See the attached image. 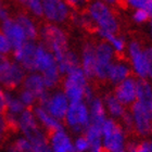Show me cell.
<instances>
[{
	"mask_svg": "<svg viewBox=\"0 0 152 152\" xmlns=\"http://www.w3.org/2000/svg\"><path fill=\"white\" fill-rule=\"evenodd\" d=\"M96 65L94 78L98 80H107L109 69L112 62L116 59V53L107 41L102 40L97 42L95 46Z\"/></svg>",
	"mask_w": 152,
	"mask_h": 152,
	"instance_id": "9c48e42d",
	"label": "cell"
},
{
	"mask_svg": "<svg viewBox=\"0 0 152 152\" xmlns=\"http://www.w3.org/2000/svg\"><path fill=\"white\" fill-rule=\"evenodd\" d=\"M128 110L133 122L132 132L139 137L149 136L152 126V110L138 101L134 102Z\"/></svg>",
	"mask_w": 152,
	"mask_h": 152,
	"instance_id": "ba28073f",
	"label": "cell"
},
{
	"mask_svg": "<svg viewBox=\"0 0 152 152\" xmlns=\"http://www.w3.org/2000/svg\"><path fill=\"white\" fill-rule=\"evenodd\" d=\"M88 76L80 67L64 74L62 77V90L72 101H89L95 96V92L89 85Z\"/></svg>",
	"mask_w": 152,
	"mask_h": 152,
	"instance_id": "3957f363",
	"label": "cell"
},
{
	"mask_svg": "<svg viewBox=\"0 0 152 152\" xmlns=\"http://www.w3.org/2000/svg\"><path fill=\"white\" fill-rule=\"evenodd\" d=\"M96 44L92 41H87L83 45L79 56V67L82 69L88 78H94L96 65Z\"/></svg>",
	"mask_w": 152,
	"mask_h": 152,
	"instance_id": "e0dca14e",
	"label": "cell"
},
{
	"mask_svg": "<svg viewBox=\"0 0 152 152\" xmlns=\"http://www.w3.org/2000/svg\"><path fill=\"white\" fill-rule=\"evenodd\" d=\"M122 3L127 9L145 10L152 16V0H122Z\"/></svg>",
	"mask_w": 152,
	"mask_h": 152,
	"instance_id": "1f68e13d",
	"label": "cell"
},
{
	"mask_svg": "<svg viewBox=\"0 0 152 152\" xmlns=\"http://www.w3.org/2000/svg\"><path fill=\"white\" fill-rule=\"evenodd\" d=\"M89 108V115H90V123L102 125L104 121L108 118V114L104 107L103 99L97 96H94L89 101H87Z\"/></svg>",
	"mask_w": 152,
	"mask_h": 152,
	"instance_id": "7402d4cb",
	"label": "cell"
},
{
	"mask_svg": "<svg viewBox=\"0 0 152 152\" xmlns=\"http://www.w3.org/2000/svg\"><path fill=\"white\" fill-rule=\"evenodd\" d=\"M136 101L152 110V82L149 79H138Z\"/></svg>",
	"mask_w": 152,
	"mask_h": 152,
	"instance_id": "4316f807",
	"label": "cell"
},
{
	"mask_svg": "<svg viewBox=\"0 0 152 152\" xmlns=\"http://www.w3.org/2000/svg\"><path fill=\"white\" fill-rule=\"evenodd\" d=\"M10 52H12V45L6 34L2 31H0V53L9 54Z\"/></svg>",
	"mask_w": 152,
	"mask_h": 152,
	"instance_id": "74e56055",
	"label": "cell"
},
{
	"mask_svg": "<svg viewBox=\"0 0 152 152\" xmlns=\"http://www.w3.org/2000/svg\"><path fill=\"white\" fill-rule=\"evenodd\" d=\"M85 11L91 21L92 29L97 34L104 32H118L120 21L113 7L101 0H90Z\"/></svg>",
	"mask_w": 152,
	"mask_h": 152,
	"instance_id": "7a4b0ae2",
	"label": "cell"
},
{
	"mask_svg": "<svg viewBox=\"0 0 152 152\" xmlns=\"http://www.w3.org/2000/svg\"><path fill=\"white\" fill-rule=\"evenodd\" d=\"M26 71L19 62H11L10 66L0 74V84L8 90H13L22 85Z\"/></svg>",
	"mask_w": 152,
	"mask_h": 152,
	"instance_id": "9a60e30c",
	"label": "cell"
},
{
	"mask_svg": "<svg viewBox=\"0 0 152 152\" xmlns=\"http://www.w3.org/2000/svg\"><path fill=\"white\" fill-rule=\"evenodd\" d=\"M150 135L152 136V126H151V132H150Z\"/></svg>",
	"mask_w": 152,
	"mask_h": 152,
	"instance_id": "681fc988",
	"label": "cell"
},
{
	"mask_svg": "<svg viewBox=\"0 0 152 152\" xmlns=\"http://www.w3.org/2000/svg\"><path fill=\"white\" fill-rule=\"evenodd\" d=\"M33 111L35 114L36 118H37L38 123L42 127V129L47 133H51L53 130L60 128V127L64 126L63 122L57 117H54L52 114H50L49 112L41 107L40 104L38 105H34L33 107Z\"/></svg>",
	"mask_w": 152,
	"mask_h": 152,
	"instance_id": "d6986e66",
	"label": "cell"
},
{
	"mask_svg": "<svg viewBox=\"0 0 152 152\" xmlns=\"http://www.w3.org/2000/svg\"><path fill=\"white\" fill-rule=\"evenodd\" d=\"M18 132L31 141L33 152H49V141L46 132L39 125L33 108L24 109L18 116Z\"/></svg>",
	"mask_w": 152,
	"mask_h": 152,
	"instance_id": "6da1fadb",
	"label": "cell"
},
{
	"mask_svg": "<svg viewBox=\"0 0 152 152\" xmlns=\"http://www.w3.org/2000/svg\"><path fill=\"white\" fill-rule=\"evenodd\" d=\"M0 6H1V0H0Z\"/></svg>",
	"mask_w": 152,
	"mask_h": 152,
	"instance_id": "f907efd6",
	"label": "cell"
},
{
	"mask_svg": "<svg viewBox=\"0 0 152 152\" xmlns=\"http://www.w3.org/2000/svg\"><path fill=\"white\" fill-rule=\"evenodd\" d=\"M22 86L23 88L28 89L29 91H32L37 97L38 101L49 91V89L45 84L42 75L39 72H28V74H26L24 77Z\"/></svg>",
	"mask_w": 152,
	"mask_h": 152,
	"instance_id": "ac0fdd59",
	"label": "cell"
},
{
	"mask_svg": "<svg viewBox=\"0 0 152 152\" xmlns=\"http://www.w3.org/2000/svg\"><path fill=\"white\" fill-rule=\"evenodd\" d=\"M74 152H87L89 151V143L84 134H77L73 139Z\"/></svg>",
	"mask_w": 152,
	"mask_h": 152,
	"instance_id": "d590c367",
	"label": "cell"
},
{
	"mask_svg": "<svg viewBox=\"0 0 152 152\" xmlns=\"http://www.w3.org/2000/svg\"><path fill=\"white\" fill-rule=\"evenodd\" d=\"M16 22L22 26L23 31L25 33L26 37L28 40H36L39 35V28L35 21L25 13H20L19 15L15 18Z\"/></svg>",
	"mask_w": 152,
	"mask_h": 152,
	"instance_id": "83f0119b",
	"label": "cell"
},
{
	"mask_svg": "<svg viewBox=\"0 0 152 152\" xmlns=\"http://www.w3.org/2000/svg\"><path fill=\"white\" fill-rule=\"evenodd\" d=\"M84 135L86 136L89 143L90 152H101L103 151L102 146V125L89 123V125L84 130Z\"/></svg>",
	"mask_w": 152,
	"mask_h": 152,
	"instance_id": "cb8c5ba5",
	"label": "cell"
},
{
	"mask_svg": "<svg viewBox=\"0 0 152 152\" xmlns=\"http://www.w3.org/2000/svg\"><path fill=\"white\" fill-rule=\"evenodd\" d=\"M145 50H146V53H147V56H148V59H149V64H148V77H147V79H149L150 82H152V45L145 48Z\"/></svg>",
	"mask_w": 152,
	"mask_h": 152,
	"instance_id": "b9f144b4",
	"label": "cell"
},
{
	"mask_svg": "<svg viewBox=\"0 0 152 152\" xmlns=\"http://www.w3.org/2000/svg\"><path fill=\"white\" fill-rule=\"evenodd\" d=\"M130 75H132V70L127 60L115 59L109 69L107 80H109L113 85H116L125 78L129 77Z\"/></svg>",
	"mask_w": 152,
	"mask_h": 152,
	"instance_id": "44dd1931",
	"label": "cell"
},
{
	"mask_svg": "<svg viewBox=\"0 0 152 152\" xmlns=\"http://www.w3.org/2000/svg\"><path fill=\"white\" fill-rule=\"evenodd\" d=\"M2 32L6 34V36L12 45V50L21 47L26 40H28L22 26L16 22L15 19L9 18L4 20L2 22Z\"/></svg>",
	"mask_w": 152,
	"mask_h": 152,
	"instance_id": "2e32d148",
	"label": "cell"
},
{
	"mask_svg": "<svg viewBox=\"0 0 152 152\" xmlns=\"http://www.w3.org/2000/svg\"><path fill=\"white\" fill-rule=\"evenodd\" d=\"M57 65L61 74L64 75L76 67H79V56L74 51L67 49L61 57L57 59Z\"/></svg>",
	"mask_w": 152,
	"mask_h": 152,
	"instance_id": "484cf974",
	"label": "cell"
},
{
	"mask_svg": "<svg viewBox=\"0 0 152 152\" xmlns=\"http://www.w3.org/2000/svg\"><path fill=\"white\" fill-rule=\"evenodd\" d=\"M48 141L52 152H74L73 138L64 126L49 133Z\"/></svg>",
	"mask_w": 152,
	"mask_h": 152,
	"instance_id": "4fadbf2b",
	"label": "cell"
},
{
	"mask_svg": "<svg viewBox=\"0 0 152 152\" xmlns=\"http://www.w3.org/2000/svg\"><path fill=\"white\" fill-rule=\"evenodd\" d=\"M34 64H35V72L42 73L47 69L56 65L57 64V60H56L53 53L45 45L39 42L36 46Z\"/></svg>",
	"mask_w": 152,
	"mask_h": 152,
	"instance_id": "ffe728a7",
	"label": "cell"
},
{
	"mask_svg": "<svg viewBox=\"0 0 152 152\" xmlns=\"http://www.w3.org/2000/svg\"><path fill=\"white\" fill-rule=\"evenodd\" d=\"M127 132L118 121L108 117L102 124V146L103 151H126Z\"/></svg>",
	"mask_w": 152,
	"mask_h": 152,
	"instance_id": "5b68a950",
	"label": "cell"
},
{
	"mask_svg": "<svg viewBox=\"0 0 152 152\" xmlns=\"http://www.w3.org/2000/svg\"><path fill=\"white\" fill-rule=\"evenodd\" d=\"M18 96L23 104L25 105V108H33L36 104V102H38L37 97L32 91H29L28 89L22 88Z\"/></svg>",
	"mask_w": 152,
	"mask_h": 152,
	"instance_id": "e575fe53",
	"label": "cell"
},
{
	"mask_svg": "<svg viewBox=\"0 0 152 152\" xmlns=\"http://www.w3.org/2000/svg\"><path fill=\"white\" fill-rule=\"evenodd\" d=\"M6 102H7V111L12 114L19 115L24 110L25 105L23 104L22 101L20 100L19 96H15L9 91H6Z\"/></svg>",
	"mask_w": 152,
	"mask_h": 152,
	"instance_id": "4dcf8cb0",
	"label": "cell"
},
{
	"mask_svg": "<svg viewBox=\"0 0 152 152\" xmlns=\"http://www.w3.org/2000/svg\"><path fill=\"white\" fill-rule=\"evenodd\" d=\"M70 21L74 26L82 29H92L91 21L89 19L88 14L85 11V9L73 10L71 14Z\"/></svg>",
	"mask_w": 152,
	"mask_h": 152,
	"instance_id": "f546056e",
	"label": "cell"
},
{
	"mask_svg": "<svg viewBox=\"0 0 152 152\" xmlns=\"http://www.w3.org/2000/svg\"><path fill=\"white\" fill-rule=\"evenodd\" d=\"M137 140H127L126 151L128 152H137Z\"/></svg>",
	"mask_w": 152,
	"mask_h": 152,
	"instance_id": "f6af8a7d",
	"label": "cell"
},
{
	"mask_svg": "<svg viewBox=\"0 0 152 152\" xmlns=\"http://www.w3.org/2000/svg\"><path fill=\"white\" fill-rule=\"evenodd\" d=\"M40 42L45 45L53 53L56 60L70 49L69 48V37L66 33L59 24L47 22L39 28Z\"/></svg>",
	"mask_w": 152,
	"mask_h": 152,
	"instance_id": "277c9868",
	"label": "cell"
},
{
	"mask_svg": "<svg viewBox=\"0 0 152 152\" xmlns=\"http://www.w3.org/2000/svg\"><path fill=\"white\" fill-rule=\"evenodd\" d=\"M10 132H11V129H10L9 125H8L4 113H0V142L6 139Z\"/></svg>",
	"mask_w": 152,
	"mask_h": 152,
	"instance_id": "ab89813d",
	"label": "cell"
},
{
	"mask_svg": "<svg viewBox=\"0 0 152 152\" xmlns=\"http://www.w3.org/2000/svg\"><path fill=\"white\" fill-rule=\"evenodd\" d=\"M10 64H11V61L7 57V54L0 53V74L3 73L10 66Z\"/></svg>",
	"mask_w": 152,
	"mask_h": 152,
	"instance_id": "7bdbcfd3",
	"label": "cell"
},
{
	"mask_svg": "<svg viewBox=\"0 0 152 152\" xmlns=\"http://www.w3.org/2000/svg\"><path fill=\"white\" fill-rule=\"evenodd\" d=\"M150 18H151V15H150L149 13L141 9L133 10V13H132V20L134 21V23L140 24V25L149 22Z\"/></svg>",
	"mask_w": 152,
	"mask_h": 152,
	"instance_id": "8d00e7d4",
	"label": "cell"
},
{
	"mask_svg": "<svg viewBox=\"0 0 152 152\" xmlns=\"http://www.w3.org/2000/svg\"><path fill=\"white\" fill-rule=\"evenodd\" d=\"M70 100L63 90H53L48 91L42 98L38 101V104L44 107L50 114L59 120H63L66 113L67 108L70 105Z\"/></svg>",
	"mask_w": 152,
	"mask_h": 152,
	"instance_id": "8fae6325",
	"label": "cell"
},
{
	"mask_svg": "<svg viewBox=\"0 0 152 152\" xmlns=\"http://www.w3.org/2000/svg\"><path fill=\"white\" fill-rule=\"evenodd\" d=\"M73 9L65 0H42V18L53 24H64L70 21Z\"/></svg>",
	"mask_w": 152,
	"mask_h": 152,
	"instance_id": "30bf717a",
	"label": "cell"
},
{
	"mask_svg": "<svg viewBox=\"0 0 152 152\" xmlns=\"http://www.w3.org/2000/svg\"><path fill=\"white\" fill-rule=\"evenodd\" d=\"M37 44L35 40H26L21 47L13 49V58L19 62L26 72H35V52Z\"/></svg>",
	"mask_w": 152,
	"mask_h": 152,
	"instance_id": "5bb4252c",
	"label": "cell"
},
{
	"mask_svg": "<svg viewBox=\"0 0 152 152\" xmlns=\"http://www.w3.org/2000/svg\"><path fill=\"white\" fill-rule=\"evenodd\" d=\"M125 54H126L127 62L132 70V74L138 79L147 78L149 59H148L145 48L141 46L139 41L132 40L127 42Z\"/></svg>",
	"mask_w": 152,
	"mask_h": 152,
	"instance_id": "52a82bcc",
	"label": "cell"
},
{
	"mask_svg": "<svg viewBox=\"0 0 152 152\" xmlns=\"http://www.w3.org/2000/svg\"><path fill=\"white\" fill-rule=\"evenodd\" d=\"M137 88H138V78L130 75L129 77L115 85L113 94L122 103L129 108L137 100Z\"/></svg>",
	"mask_w": 152,
	"mask_h": 152,
	"instance_id": "7c38bea8",
	"label": "cell"
},
{
	"mask_svg": "<svg viewBox=\"0 0 152 152\" xmlns=\"http://www.w3.org/2000/svg\"><path fill=\"white\" fill-rule=\"evenodd\" d=\"M10 151L15 152H33V146L26 137L22 136L12 143V146L9 148Z\"/></svg>",
	"mask_w": 152,
	"mask_h": 152,
	"instance_id": "836d02e7",
	"label": "cell"
},
{
	"mask_svg": "<svg viewBox=\"0 0 152 152\" xmlns=\"http://www.w3.org/2000/svg\"><path fill=\"white\" fill-rule=\"evenodd\" d=\"M137 152H152V138L142 137V139L137 142Z\"/></svg>",
	"mask_w": 152,
	"mask_h": 152,
	"instance_id": "f35d334b",
	"label": "cell"
},
{
	"mask_svg": "<svg viewBox=\"0 0 152 152\" xmlns=\"http://www.w3.org/2000/svg\"><path fill=\"white\" fill-rule=\"evenodd\" d=\"M9 18H10V14H9L8 9L4 8V7H2V6H0V21L3 22L4 20L9 19Z\"/></svg>",
	"mask_w": 152,
	"mask_h": 152,
	"instance_id": "bcb514c9",
	"label": "cell"
},
{
	"mask_svg": "<svg viewBox=\"0 0 152 152\" xmlns=\"http://www.w3.org/2000/svg\"><path fill=\"white\" fill-rule=\"evenodd\" d=\"M73 10L85 9L90 0H65Z\"/></svg>",
	"mask_w": 152,
	"mask_h": 152,
	"instance_id": "60d3db41",
	"label": "cell"
},
{
	"mask_svg": "<svg viewBox=\"0 0 152 152\" xmlns=\"http://www.w3.org/2000/svg\"><path fill=\"white\" fill-rule=\"evenodd\" d=\"M97 35L100 37V39L107 41L116 54L122 56V54L125 53L127 47V41L123 35L118 34V32H104L99 33Z\"/></svg>",
	"mask_w": 152,
	"mask_h": 152,
	"instance_id": "d4e9b609",
	"label": "cell"
},
{
	"mask_svg": "<svg viewBox=\"0 0 152 152\" xmlns=\"http://www.w3.org/2000/svg\"><path fill=\"white\" fill-rule=\"evenodd\" d=\"M42 75V78L45 80V84L47 86V88L49 90H52V89H56L58 87V85L62 82V77L63 75L61 74L60 70L58 65H53V66L49 67L46 71H44L42 73H40Z\"/></svg>",
	"mask_w": 152,
	"mask_h": 152,
	"instance_id": "f1b7e54d",
	"label": "cell"
},
{
	"mask_svg": "<svg viewBox=\"0 0 152 152\" xmlns=\"http://www.w3.org/2000/svg\"><path fill=\"white\" fill-rule=\"evenodd\" d=\"M34 16H42V0H19Z\"/></svg>",
	"mask_w": 152,
	"mask_h": 152,
	"instance_id": "d6a6232c",
	"label": "cell"
},
{
	"mask_svg": "<svg viewBox=\"0 0 152 152\" xmlns=\"http://www.w3.org/2000/svg\"><path fill=\"white\" fill-rule=\"evenodd\" d=\"M64 126L67 129L75 134H83L86 127L90 123L88 103L85 100L82 101H72L67 108V111L64 115Z\"/></svg>",
	"mask_w": 152,
	"mask_h": 152,
	"instance_id": "8992f818",
	"label": "cell"
},
{
	"mask_svg": "<svg viewBox=\"0 0 152 152\" xmlns=\"http://www.w3.org/2000/svg\"><path fill=\"white\" fill-rule=\"evenodd\" d=\"M7 111L6 102V91L0 88V113H4Z\"/></svg>",
	"mask_w": 152,
	"mask_h": 152,
	"instance_id": "ee69618b",
	"label": "cell"
},
{
	"mask_svg": "<svg viewBox=\"0 0 152 152\" xmlns=\"http://www.w3.org/2000/svg\"><path fill=\"white\" fill-rule=\"evenodd\" d=\"M103 102L107 110L108 117H111L116 121H120L128 111V107L122 103L118 99L114 96V94H108L103 97Z\"/></svg>",
	"mask_w": 152,
	"mask_h": 152,
	"instance_id": "603a6c76",
	"label": "cell"
},
{
	"mask_svg": "<svg viewBox=\"0 0 152 152\" xmlns=\"http://www.w3.org/2000/svg\"><path fill=\"white\" fill-rule=\"evenodd\" d=\"M101 1L108 3V4H110V6H112V7H115V6H117V4L122 3V0H101Z\"/></svg>",
	"mask_w": 152,
	"mask_h": 152,
	"instance_id": "7dc6e473",
	"label": "cell"
},
{
	"mask_svg": "<svg viewBox=\"0 0 152 152\" xmlns=\"http://www.w3.org/2000/svg\"><path fill=\"white\" fill-rule=\"evenodd\" d=\"M149 33H150V36H151V38H152V16L150 18V20H149Z\"/></svg>",
	"mask_w": 152,
	"mask_h": 152,
	"instance_id": "c3c4849f",
	"label": "cell"
}]
</instances>
